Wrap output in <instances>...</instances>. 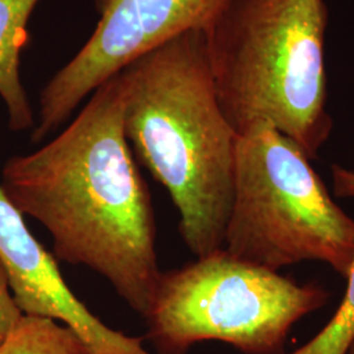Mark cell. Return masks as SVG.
Wrapping results in <instances>:
<instances>
[{
    "mask_svg": "<svg viewBox=\"0 0 354 354\" xmlns=\"http://www.w3.org/2000/svg\"><path fill=\"white\" fill-rule=\"evenodd\" d=\"M0 354H91L73 329L46 317L23 315Z\"/></svg>",
    "mask_w": 354,
    "mask_h": 354,
    "instance_id": "9c48e42d",
    "label": "cell"
},
{
    "mask_svg": "<svg viewBox=\"0 0 354 354\" xmlns=\"http://www.w3.org/2000/svg\"><path fill=\"white\" fill-rule=\"evenodd\" d=\"M39 0H0V99L13 131L35 127V114L20 76V55L28 42V24Z\"/></svg>",
    "mask_w": 354,
    "mask_h": 354,
    "instance_id": "ba28073f",
    "label": "cell"
},
{
    "mask_svg": "<svg viewBox=\"0 0 354 354\" xmlns=\"http://www.w3.org/2000/svg\"><path fill=\"white\" fill-rule=\"evenodd\" d=\"M329 292L301 285L223 248L162 273L149 315L156 354H185L222 342L244 354H285L292 326L324 307Z\"/></svg>",
    "mask_w": 354,
    "mask_h": 354,
    "instance_id": "5b68a950",
    "label": "cell"
},
{
    "mask_svg": "<svg viewBox=\"0 0 354 354\" xmlns=\"http://www.w3.org/2000/svg\"><path fill=\"white\" fill-rule=\"evenodd\" d=\"M57 257L32 235L0 187V263L23 315L46 317L73 329L91 354H156L143 337L104 324L66 283Z\"/></svg>",
    "mask_w": 354,
    "mask_h": 354,
    "instance_id": "52a82bcc",
    "label": "cell"
},
{
    "mask_svg": "<svg viewBox=\"0 0 354 354\" xmlns=\"http://www.w3.org/2000/svg\"><path fill=\"white\" fill-rule=\"evenodd\" d=\"M23 317V313L13 299L7 273L0 263V346L12 333Z\"/></svg>",
    "mask_w": 354,
    "mask_h": 354,
    "instance_id": "8fae6325",
    "label": "cell"
},
{
    "mask_svg": "<svg viewBox=\"0 0 354 354\" xmlns=\"http://www.w3.org/2000/svg\"><path fill=\"white\" fill-rule=\"evenodd\" d=\"M324 0H228L205 32L218 102L238 136L266 122L315 159L327 112Z\"/></svg>",
    "mask_w": 354,
    "mask_h": 354,
    "instance_id": "3957f363",
    "label": "cell"
},
{
    "mask_svg": "<svg viewBox=\"0 0 354 354\" xmlns=\"http://www.w3.org/2000/svg\"><path fill=\"white\" fill-rule=\"evenodd\" d=\"M120 76L127 142L169 193L183 241L196 257L222 250L238 134L218 102L205 32L168 39Z\"/></svg>",
    "mask_w": 354,
    "mask_h": 354,
    "instance_id": "7a4b0ae2",
    "label": "cell"
},
{
    "mask_svg": "<svg viewBox=\"0 0 354 354\" xmlns=\"http://www.w3.org/2000/svg\"><path fill=\"white\" fill-rule=\"evenodd\" d=\"M333 189L337 197H354V172L340 165H332Z\"/></svg>",
    "mask_w": 354,
    "mask_h": 354,
    "instance_id": "7c38bea8",
    "label": "cell"
},
{
    "mask_svg": "<svg viewBox=\"0 0 354 354\" xmlns=\"http://www.w3.org/2000/svg\"><path fill=\"white\" fill-rule=\"evenodd\" d=\"M0 187L21 214L50 232L58 260L102 274L146 319L163 272L151 194L124 129L120 73L93 91L54 140L10 158Z\"/></svg>",
    "mask_w": 354,
    "mask_h": 354,
    "instance_id": "6da1fadb",
    "label": "cell"
},
{
    "mask_svg": "<svg viewBox=\"0 0 354 354\" xmlns=\"http://www.w3.org/2000/svg\"><path fill=\"white\" fill-rule=\"evenodd\" d=\"M342 302L317 336L290 354H348L354 342V263Z\"/></svg>",
    "mask_w": 354,
    "mask_h": 354,
    "instance_id": "30bf717a",
    "label": "cell"
},
{
    "mask_svg": "<svg viewBox=\"0 0 354 354\" xmlns=\"http://www.w3.org/2000/svg\"><path fill=\"white\" fill-rule=\"evenodd\" d=\"M100 17L75 55L45 84L32 142L62 127L111 76L178 35L206 32L228 0H97Z\"/></svg>",
    "mask_w": 354,
    "mask_h": 354,
    "instance_id": "8992f818",
    "label": "cell"
},
{
    "mask_svg": "<svg viewBox=\"0 0 354 354\" xmlns=\"http://www.w3.org/2000/svg\"><path fill=\"white\" fill-rule=\"evenodd\" d=\"M310 160L294 140L266 122L238 136L225 251L276 272L322 261L348 277L354 219L332 200Z\"/></svg>",
    "mask_w": 354,
    "mask_h": 354,
    "instance_id": "277c9868",
    "label": "cell"
},
{
    "mask_svg": "<svg viewBox=\"0 0 354 354\" xmlns=\"http://www.w3.org/2000/svg\"><path fill=\"white\" fill-rule=\"evenodd\" d=\"M348 354H354V342L353 345L351 346V349H349V352H348Z\"/></svg>",
    "mask_w": 354,
    "mask_h": 354,
    "instance_id": "4fadbf2b",
    "label": "cell"
}]
</instances>
